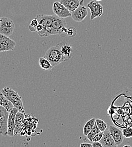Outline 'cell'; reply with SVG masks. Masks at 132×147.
I'll use <instances>...</instances> for the list:
<instances>
[{"label":"cell","instance_id":"cell-21","mask_svg":"<svg viewBox=\"0 0 132 147\" xmlns=\"http://www.w3.org/2000/svg\"><path fill=\"white\" fill-rule=\"evenodd\" d=\"M38 24V19L35 18L34 19L32 20H31V22L29 24V29L32 32H35L36 31V27Z\"/></svg>","mask_w":132,"mask_h":147},{"label":"cell","instance_id":"cell-10","mask_svg":"<svg viewBox=\"0 0 132 147\" xmlns=\"http://www.w3.org/2000/svg\"><path fill=\"white\" fill-rule=\"evenodd\" d=\"M109 129L110 132L111 136L113 138L117 147L120 146L123 143L124 139L122 131L114 126H110Z\"/></svg>","mask_w":132,"mask_h":147},{"label":"cell","instance_id":"cell-26","mask_svg":"<svg viewBox=\"0 0 132 147\" xmlns=\"http://www.w3.org/2000/svg\"><path fill=\"white\" fill-rule=\"evenodd\" d=\"M92 147H103V145L100 142H92Z\"/></svg>","mask_w":132,"mask_h":147},{"label":"cell","instance_id":"cell-20","mask_svg":"<svg viewBox=\"0 0 132 147\" xmlns=\"http://www.w3.org/2000/svg\"><path fill=\"white\" fill-rule=\"evenodd\" d=\"M95 123L101 132H104L107 129V124L101 119H96Z\"/></svg>","mask_w":132,"mask_h":147},{"label":"cell","instance_id":"cell-13","mask_svg":"<svg viewBox=\"0 0 132 147\" xmlns=\"http://www.w3.org/2000/svg\"><path fill=\"white\" fill-rule=\"evenodd\" d=\"M25 121V115L23 113L18 111L15 117V127L14 129V136H17L21 132L23 125Z\"/></svg>","mask_w":132,"mask_h":147},{"label":"cell","instance_id":"cell-1","mask_svg":"<svg viewBox=\"0 0 132 147\" xmlns=\"http://www.w3.org/2000/svg\"><path fill=\"white\" fill-rule=\"evenodd\" d=\"M63 43H59L55 46L50 48L45 55V57L48 59L53 67H55L60 63L64 62L62 54L61 49Z\"/></svg>","mask_w":132,"mask_h":147},{"label":"cell","instance_id":"cell-8","mask_svg":"<svg viewBox=\"0 0 132 147\" xmlns=\"http://www.w3.org/2000/svg\"><path fill=\"white\" fill-rule=\"evenodd\" d=\"M18 109L15 107L9 112L7 122V135L10 137L14 136V129L15 127V117Z\"/></svg>","mask_w":132,"mask_h":147},{"label":"cell","instance_id":"cell-30","mask_svg":"<svg viewBox=\"0 0 132 147\" xmlns=\"http://www.w3.org/2000/svg\"><path fill=\"white\" fill-rule=\"evenodd\" d=\"M58 1H60V0H58Z\"/></svg>","mask_w":132,"mask_h":147},{"label":"cell","instance_id":"cell-25","mask_svg":"<svg viewBox=\"0 0 132 147\" xmlns=\"http://www.w3.org/2000/svg\"><path fill=\"white\" fill-rule=\"evenodd\" d=\"M44 28V26L40 23H38L37 27H36V32H39L40 31H41L42 30H43V29Z\"/></svg>","mask_w":132,"mask_h":147},{"label":"cell","instance_id":"cell-14","mask_svg":"<svg viewBox=\"0 0 132 147\" xmlns=\"http://www.w3.org/2000/svg\"><path fill=\"white\" fill-rule=\"evenodd\" d=\"M64 5L70 12H73L82 3L84 0H60L59 1Z\"/></svg>","mask_w":132,"mask_h":147},{"label":"cell","instance_id":"cell-29","mask_svg":"<svg viewBox=\"0 0 132 147\" xmlns=\"http://www.w3.org/2000/svg\"><path fill=\"white\" fill-rule=\"evenodd\" d=\"M0 24H1V18H0Z\"/></svg>","mask_w":132,"mask_h":147},{"label":"cell","instance_id":"cell-4","mask_svg":"<svg viewBox=\"0 0 132 147\" xmlns=\"http://www.w3.org/2000/svg\"><path fill=\"white\" fill-rule=\"evenodd\" d=\"M87 7L90 11L91 20L101 17L102 16L103 13V7L98 1L95 0L90 1L87 5Z\"/></svg>","mask_w":132,"mask_h":147},{"label":"cell","instance_id":"cell-22","mask_svg":"<svg viewBox=\"0 0 132 147\" xmlns=\"http://www.w3.org/2000/svg\"><path fill=\"white\" fill-rule=\"evenodd\" d=\"M123 134L125 138H132V128H125L123 129Z\"/></svg>","mask_w":132,"mask_h":147},{"label":"cell","instance_id":"cell-5","mask_svg":"<svg viewBox=\"0 0 132 147\" xmlns=\"http://www.w3.org/2000/svg\"><path fill=\"white\" fill-rule=\"evenodd\" d=\"M16 42L9 37L0 34V52L12 51L14 49Z\"/></svg>","mask_w":132,"mask_h":147},{"label":"cell","instance_id":"cell-27","mask_svg":"<svg viewBox=\"0 0 132 147\" xmlns=\"http://www.w3.org/2000/svg\"><path fill=\"white\" fill-rule=\"evenodd\" d=\"M81 147H93L92 144L88 143H82L80 146Z\"/></svg>","mask_w":132,"mask_h":147},{"label":"cell","instance_id":"cell-24","mask_svg":"<svg viewBox=\"0 0 132 147\" xmlns=\"http://www.w3.org/2000/svg\"><path fill=\"white\" fill-rule=\"evenodd\" d=\"M103 132H99V133L96 134L94 138L92 139V142H100L101 140L102 139V138H103Z\"/></svg>","mask_w":132,"mask_h":147},{"label":"cell","instance_id":"cell-9","mask_svg":"<svg viewBox=\"0 0 132 147\" xmlns=\"http://www.w3.org/2000/svg\"><path fill=\"white\" fill-rule=\"evenodd\" d=\"M88 12L86 7L81 3L78 8L71 13V17L75 22H81L83 21L88 16Z\"/></svg>","mask_w":132,"mask_h":147},{"label":"cell","instance_id":"cell-7","mask_svg":"<svg viewBox=\"0 0 132 147\" xmlns=\"http://www.w3.org/2000/svg\"><path fill=\"white\" fill-rule=\"evenodd\" d=\"M9 111L4 107L0 106V134L7 135V122Z\"/></svg>","mask_w":132,"mask_h":147},{"label":"cell","instance_id":"cell-28","mask_svg":"<svg viewBox=\"0 0 132 147\" xmlns=\"http://www.w3.org/2000/svg\"><path fill=\"white\" fill-rule=\"evenodd\" d=\"M95 1H98V2H100V1H102V0H95Z\"/></svg>","mask_w":132,"mask_h":147},{"label":"cell","instance_id":"cell-15","mask_svg":"<svg viewBox=\"0 0 132 147\" xmlns=\"http://www.w3.org/2000/svg\"><path fill=\"white\" fill-rule=\"evenodd\" d=\"M61 52L63 58L64 62H68L72 56V47L67 44H63L61 49Z\"/></svg>","mask_w":132,"mask_h":147},{"label":"cell","instance_id":"cell-2","mask_svg":"<svg viewBox=\"0 0 132 147\" xmlns=\"http://www.w3.org/2000/svg\"><path fill=\"white\" fill-rule=\"evenodd\" d=\"M1 92L4 96L13 104L14 107L17 108L19 111L25 113L24 105L23 104L22 98L19 96L18 92L15 91L13 88L9 87H5L2 90Z\"/></svg>","mask_w":132,"mask_h":147},{"label":"cell","instance_id":"cell-17","mask_svg":"<svg viewBox=\"0 0 132 147\" xmlns=\"http://www.w3.org/2000/svg\"><path fill=\"white\" fill-rule=\"evenodd\" d=\"M39 65L42 69L46 71H50L54 67L50 61L45 57H40L38 59Z\"/></svg>","mask_w":132,"mask_h":147},{"label":"cell","instance_id":"cell-11","mask_svg":"<svg viewBox=\"0 0 132 147\" xmlns=\"http://www.w3.org/2000/svg\"><path fill=\"white\" fill-rule=\"evenodd\" d=\"M66 26V22L64 18H62L53 15V22H52V28L53 30L54 35H59L60 31L63 27Z\"/></svg>","mask_w":132,"mask_h":147},{"label":"cell","instance_id":"cell-18","mask_svg":"<svg viewBox=\"0 0 132 147\" xmlns=\"http://www.w3.org/2000/svg\"><path fill=\"white\" fill-rule=\"evenodd\" d=\"M95 121L96 119L95 118H93L90 119H89L84 125V127L83 128V134L84 136H87L88 134L90 132V131L93 129L95 124Z\"/></svg>","mask_w":132,"mask_h":147},{"label":"cell","instance_id":"cell-23","mask_svg":"<svg viewBox=\"0 0 132 147\" xmlns=\"http://www.w3.org/2000/svg\"><path fill=\"white\" fill-rule=\"evenodd\" d=\"M77 34V31L74 27H69L67 28V35L70 37H74Z\"/></svg>","mask_w":132,"mask_h":147},{"label":"cell","instance_id":"cell-16","mask_svg":"<svg viewBox=\"0 0 132 147\" xmlns=\"http://www.w3.org/2000/svg\"><path fill=\"white\" fill-rule=\"evenodd\" d=\"M0 106L4 107L8 111H10L14 107L13 104L0 91Z\"/></svg>","mask_w":132,"mask_h":147},{"label":"cell","instance_id":"cell-19","mask_svg":"<svg viewBox=\"0 0 132 147\" xmlns=\"http://www.w3.org/2000/svg\"><path fill=\"white\" fill-rule=\"evenodd\" d=\"M99 132H101V131H100L99 129H98V126H97V125L95 123V124L94 127H93V129H92V130L90 131V132L86 136L90 142H92V139L94 138V136L96 134L99 133Z\"/></svg>","mask_w":132,"mask_h":147},{"label":"cell","instance_id":"cell-3","mask_svg":"<svg viewBox=\"0 0 132 147\" xmlns=\"http://www.w3.org/2000/svg\"><path fill=\"white\" fill-rule=\"evenodd\" d=\"M15 24L11 19L6 17L1 18L0 34L10 36L14 31Z\"/></svg>","mask_w":132,"mask_h":147},{"label":"cell","instance_id":"cell-6","mask_svg":"<svg viewBox=\"0 0 132 147\" xmlns=\"http://www.w3.org/2000/svg\"><path fill=\"white\" fill-rule=\"evenodd\" d=\"M53 11L55 15L62 18H66L71 17V12L59 1H56L53 3Z\"/></svg>","mask_w":132,"mask_h":147},{"label":"cell","instance_id":"cell-12","mask_svg":"<svg viewBox=\"0 0 132 147\" xmlns=\"http://www.w3.org/2000/svg\"><path fill=\"white\" fill-rule=\"evenodd\" d=\"M100 142L103 147H117L109 129H107L103 132V136Z\"/></svg>","mask_w":132,"mask_h":147}]
</instances>
